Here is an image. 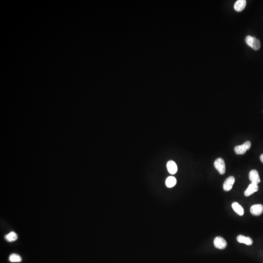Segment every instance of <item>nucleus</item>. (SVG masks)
I'll use <instances>...</instances> for the list:
<instances>
[{"mask_svg": "<svg viewBox=\"0 0 263 263\" xmlns=\"http://www.w3.org/2000/svg\"><path fill=\"white\" fill-rule=\"evenodd\" d=\"M237 240L240 243L244 244L248 246H251L253 244V240L250 237H246L243 235H239L237 237Z\"/></svg>", "mask_w": 263, "mask_h": 263, "instance_id": "obj_8", "label": "nucleus"}, {"mask_svg": "<svg viewBox=\"0 0 263 263\" xmlns=\"http://www.w3.org/2000/svg\"><path fill=\"white\" fill-rule=\"evenodd\" d=\"M5 239L8 242H13L16 241L18 239V236L17 234L14 231L10 232L8 234L5 236Z\"/></svg>", "mask_w": 263, "mask_h": 263, "instance_id": "obj_13", "label": "nucleus"}, {"mask_svg": "<svg viewBox=\"0 0 263 263\" xmlns=\"http://www.w3.org/2000/svg\"><path fill=\"white\" fill-rule=\"evenodd\" d=\"M260 160L263 163V154H261L260 156Z\"/></svg>", "mask_w": 263, "mask_h": 263, "instance_id": "obj_17", "label": "nucleus"}, {"mask_svg": "<svg viewBox=\"0 0 263 263\" xmlns=\"http://www.w3.org/2000/svg\"><path fill=\"white\" fill-rule=\"evenodd\" d=\"M249 178L251 183L258 185L260 182V178L258 172L255 170H252L249 173Z\"/></svg>", "mask_w": 263, "mask_h": 263, "instance_id": "obj_4", "label": "nucleus"}, {"mask_svg": "<svg viewBox=\"0 0 263 263\" xmlns=\"http://www.w3.org/2000/svg\"><path fill=\"white\" fill-rule=\"evenodd\" d=\"M9 260L10 262L15 263V262H21L22 259L19 255L15 254V253H13V254H11L9 257Z\"/></svg>", "mask_w": 263, "mask_h": 263, "instance_id": "obj_14", "label": "nucleus"}, {"mask_svg": "<svg viewBox=\"0 0 263 263\" xmlns=\"http://www.w3.org/2000/svg\"><path fill=\"white\" fill-rule=\"evenodd\" d=\"M231 207L234 211L240 216H243L244 214L243 207L239 204L238 203L234 202L232 203Z\"/></svg>", "mask_w": 263, "mask_h": 263, "instance_id": "obj_10", "label": "nucleus"}, {"mask_svg": "<svg viewBox=\"0 0 263 263\" xmlns=\"http://www.w3.org/2000/svg\"><path fill=\"white\" fill-rule=\"evenodd\" d=\"M247 2L246 0H238L235 2L234 5V8L237 12H241L246 7Z\"/></svg>", "mask_w": 263, "mask_h": 263, "instance_id": "obj_9", "label": "nucleus"}, {"mask_svg": "<svg viewBox=\"0 0 263 263\" xmlns=\"http://www.w3.org/2000/svg\"><path fill=\"white\" fill-rule=\"evenodd\" d=\"M251 214L255 216H259L263 213V206L261 204H256L251 207Z\"/></svg>", "mask_w": 263, "mask_h": 263, "instance_id": "obj_6", "label": "nucleus"}, {"mask_svg": "<svg viewBox=\"0 0 263 263\" xmlns=\"http://www.w3.org/2000/svg\"><path fill=\"white\" fill-rule=\"evenodd\" d=\"M165 183L168 188H172L177 184V179L174 177H168L166 180Z\"/></svg>", "mask_w": 263, "mask_h": 263, "instance_id": "obj_12", "label": "nucleus"}, {"mask_svg": "<svg viewBox=\"0 0 263 263\" xmlns=\"http://www.w3.org/2000/svg\"><path fill=\"white\" fill-rule=\"evenodd\" d=\"M214 246L220 250L225 249L227 246V243L225 239L220 236L215 237L214 241Z\"/></svg>", "mask_w": 263, "mask_h": 263, "instance_id": "obj_3", "label": "nucleus"}, {"mask_svg": "<svg viewBox=\"0 0 263 263\" xmlns=\"http://www.w3.org/2000/svg\"><path fill=\"white\" fill-rule=\"evenodd\" d=\"M167 169L170 174H175L177 171V166L174 161L172 160L168 161L167 164Z\"/></svg>", "mask_w": 263, "mask_h": 263, "instance_id": "obj_11", "label": "nucleus"}, {"mask_svg": "<svg viewBox=\"0 0 263 263\" xmlns=\"http://www.w3.org/2000/svg\"><path fill=\"white\" fill-rule=\"evenodd\" d=\"M258 189H259V187L258 185L251 183L249 185L247 190L244 191V195L247 197H250L255 192L258 191Z\"/></svg>", "mask_w": 263, "mask_h": 263, "instance_id": "obj_7", "label": "nucleus"}, {"mask_svg": "<svg viewBox=\"0 0 263 263\" xmlns=\"http://www.w3.org/2000/svg\"><path fill=\"white\" fill-rule=\"evenodd\" d=\"M235 182V178L232 176L229 177L226 179L223 184V189L225 191L231 190Z\"/></svg>", "mask_w": 263, "mask_h": 263, "instance_id": "obj_5", "label": "nucleus"}, {"mask_svg": "<svg viewBox=\"0 0 263 263\" xmlns=\"http://www.w3.org/2000/svg\"><path fill=\"white\" fill-rule=\"evenodd\" d=\"M253 37H251V36H248L246 38V43L247 44L248 46H249L251 48L252 47V43H253Z\"/></svg>", "mask_w": 263, "mask_h": 263, "instance_id": "obj_16", "label": "nucleus"}, {"mask_svg": "<svg viewBox=\"0 0 263 263\" xmlns=\"http://www.w3.org/2000/svg\"><path fill=\"white\" fill-rule=\"evenodd\" d=\"M261 47V43L259 40L255 37H253V43L251 48L255 50H258Z\"/></svg>", "mask_w": 263, "mask_h": 263, "instance_id": "obj_15", "label": "nucleus"}, {"mask_svg": "<svg viewBox=\"0 0 263 263\" xmlns=\"http://www.w3.org/2000/svg\"><path fill=\"white\" fill-rule=\"evenodd\" d=\"M251 142L248 141L244 142L243 144L235 147V153L237 154H243L246 153L247 150L250 149L251 147Z\"/></svg>", "mask_w": 263, "mask_h": 263, "instance_id": "obj_2", "label": "nucleus"}, {"mask_svg": "<svg viewBox=\"0 0 263 263\" xmlns=\"http://www.w3.org/2000/svg\"><path fill=\"white\" fill-rule=\"evenodd\" d=\"M215 169L218 170L220 174H224L226 172V165L225 161L223 158L216 159L214 163Z\"/></svg>", "mask_w": 263, "mask_h": 263, "instance_id": "obj_1", "label": "nucleus"}]
</instances>
